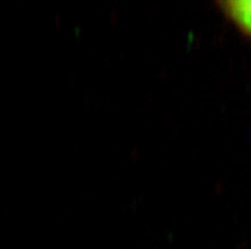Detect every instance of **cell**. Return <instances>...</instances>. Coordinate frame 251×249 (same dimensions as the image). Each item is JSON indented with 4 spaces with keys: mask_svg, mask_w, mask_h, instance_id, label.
<instances>
[{
    "mask_svg": "<svg viewBox=\"0 0 251 249\" xmlns=\"http://www.w3.org/2000/svg\"><path fill=\"white\" fill-rule=\"evenodd\" d=\"M227 18L251 37V0H231L220 4Z\"/></svg>",
    "mask_w": 251,
    "mask_h": 249,
    "instance_id": "cell-1",
    "label": "cell"
}]
</instances>
